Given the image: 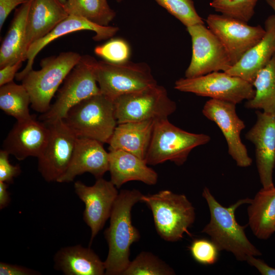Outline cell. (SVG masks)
Returning a JSON list of instances; mask_svg holds the SVG:
<instances>
[{
    "instance_id": "obj_5",
    "label": "cell",
    "mask_w": 275,
    "mask_h": 275,
    "mask_svg": "<svg viewBox=\"0 0 275 275\" xmlns=\"http://www.w3.org/2000/svg\"><path fill=\"white\" fill-rule=\"evenodd\" d=\"M77 138L108 143L117 125L113 100L101 93L71 108L63 119Z\"/></svg>"
},
{
    "instance_id": "obj_8",
    "label": "cell",
    "mask_w": 275,
    "mask_h": 275,
    "mask_svg": "<svg viewBox=\"0 0 275 275\" xmlns=\"http://www.w3.org/2000/svg\"><path fill=\"white\" fill-rule=\"evenodd\" d=\"M113 101L118 124L168 118L177 108L166 89L157 84L121 95Z\"/></svg>"
},
{
    "instance_id": "obj_14",
    "label": "cell",
    "mask_w": 275,
    "mask_h": 275,
    "mask_svg": "<svg viewBox=\"0 0 275 275\" xmlns=\"http://www.w3.org/2000/svg\"><path fill=\"white\" fill-rule=\"evenodd\" d=\"M236 104L228 101L210 99L204 104L202 113L207 119L214 122L222 131L227 144L229 154L237 166H250L252 160L240 138L245 125L238 116Z\"/></svg>"
},
{
    "instance_id": "obj_19",
    "label": "cell",
    "mask_w": 275,
    "mask_h": 275,
    "mask_svg": "<svg viewBox=\"0 0 275 275\" xmlns=\"http://www.w3.org/2000/svg\"><path fill=\"white\" fill-rule=\"evenodd\" d=\"M116 26H101L92 22L81 17L69 15L43 38L34 42L29 48L25 67L16 75L17 80L21 81L25 75L33 69L34 60L37 54L47 45L61 36L84 30L93 31V39L100 41L112 37L118 31Z\"/></svg>"
},
{
    "instance_id": "obj_36",
    "label": "cell",
    "mask_w": 275,
    "mask_h": 275,
    "mask_svg": "<svg viewBox=\"0 0 275 275\" xmlns=\"http://www.w3.org/2000/svg\"><path fill=\"white\" fill-rule=\"evenodd\" d=\"M1 275H38L40 272L26 267L12 264L3 262H0Z\"/></svg>"
},
{
    "instance_id": "obj_3",
    "label": "cell",
    "mask_w": 275,
    "mask_h": 275,
    "mask_svg": "<svg viewBox=\"0 0 275 275\" xmlns=\"http://www.w3.org/2000/svg\"><path fill=\"white\" fill-rule=\"evenodd\" d=\"M141 201L151 209L157 233L163 240L175 242L182 239L196 218L195 208L187 197L169 190L143 195Z\"/></svg>"
},
{
    "instance_id": "obj_38",
    "label": "cell",
    "mask_w": 275,
    "mask_h": 275,
    "mask_svg": "<svg viewBox=\"0 0 275 275\" xmlns=\"http://www.w3.org/2000/svg\"><path fill=\"white\" fill-rule=\"evenodd\" d=\"M27 2L25 0H0V30L8 15L17 6Z\"/></svg>"
},
{
    "instance_id": "obj_44",
    "label": "cell",
    "mask_w": 275,
    "mask_h": 275,
    "mask_svg": "<svg viewBox=\"0 0 275 275\" xmlns=\"http://www.w3.org/2000/svg\"><path fill=\"white\" fill-rule=\"evenodd\" d=\"M25 1H30V0H25Z\"/></svg>"
},
{
    "instance_id": "obj_39",
    "label": "cell",
    "mask_w": 275,
    "mask_h": 275,
    "mask_svg": "<svg viewBox=\"0 0 275 275\" xmlns=\"http://www.w3.org/2000/svg\"><path fill=\"white\" fill-rule=\"evenodd\" d=\"M251 265L255 267L262 275H275V268L271 267L263 260L255 256H251L246 260Z\"/></svg>"
},
{
    "instance_id": "obj_29",
    "label": "cell",
    "mask_w": 275,
    "mask_h": 275,
    "mask_svg": "<svg viewBox=\"0 0 275 275\" xmlns=\"http://www.w3.org/2000/svg\"><path fill=\"white\" fill-rule=\"evenodd\" d=\"M64 5L69 15L81 17L101 26H108L116 16L106 0H67Z\"/></svg>"
},
{
    "instance_id": "obj_10",
    "label": "cell",
    "mask_w": 275,
    "mask_h": 275,
    "mask_svg": "<svg viewBox=\"0 0 275 275\" xmlns=\"http://www.w3.org/2000/svg\"><path fill=\"white\" fill-rule=\"evenodd\" d=\"M175 89L235 104L252 99L255 93L252 84L225 72H213L194 78H182L175 83Z\"/></svg>"
},
{
    "instance_id": "obj_7",
    "label": "cell",
    "mask_w": 275,
    "mask_h": 275,
    "mask_svg": "<svg viewBox=\"0 0 275 275\" xmlns=\"http://www.w3.org/2000/svg\"><path fill=\"white\" fill-rule=\"evenodd\" d=\"M97 61L89 55L81 57L58 90L55 102L40 119L44 122L63 119L68 111L82 101L100 93L96 75Z\"/></svg>"
},
{
    "instance_id": "obj_1",
    "label": "cell",
    "mask_w": 275,
    "mask_h": 275,
    "mask_svg": "<svg viewBox=\"0 0 275 275\" xmlns=\"http://www.w3.org/2000/svg\"><path fill=\"white\" fill-rule=\"evenodd\" d=\"M143 194L138 190L122 189L115 201L109 227L104 234L108 246L104 262L107 275L123 274L131 261V245L140 238L139 230L132 225L131 209L141 201Z\"/></svg>"
},
{
    "instance_id": "obj_6",
    "label": "cell",
    "mask_w": 275,
    "mask_h": 275,
    "mask_svg": "<svg viewBox=\"0 0 275 275\" xmlns=\"http://www.w3.org/2000/svg\"><path fill=\"white\" fill-rule=\"evenodd\" d=\"M210 139L205 134L183 130L168 118L156 120L145 160L148 165L171 161L181 166L194 148L208 143Z\"/></svg>"
},
{
    "instance_id": "obj_28",
    "label": "cell",
    "mask_w": 275,
    "mask_h": 275,
    "mask_svg": "<svg viewBox=\"0 0 275 275\" xmlns=\"http://www.w3.org/2000/svg\"><path fill=\"white\" fill-rule=\"evenodd\" d=\"M30 95L22 85L14 81L0 87V108L6 114L15 118L17 121L31 119Z\"/></svg>"
},
{
    "instance_id": "obj_30",
    "label": "cell",
    "mask_w": 275,
    "mask_h": 275,
    "mask_svg": "<svg viewBox=\"0 0 275 275\" xmlns=\"http://www.w3.org/2000/svg\"><path fill=\"white\" fill-rule=\"evenodd\" d=\"M175 271L150 252H142L130 261L123 275H172Z\"/></svg>"
},
{
    "instance_id": "obj_42",
    "label": "cell",
    "mask_w": 275,
    "mask_h": 275,
    "mask_svg": "<svg viewBox=\"0 0 275 275\" xmlns=\"http://www.w3.org/2000/svg\"><path fill=\"white\" fill-rule=\"evenodd\" d=\"M61 4L64 5L67 0H58Z\"/></svg>"
},
{
    "instance_id": "obj_41",
    "label": "cell",
    "mask_w": 275,
    "mask_h": 275,
    "mask_svg": "<svg viewBox=\"0 0 275 275\" xmlns=\"http://www.w3.org/2000/svg\"><path fill=\"white\" fill-rule=\"evenodd\" d=\"M266 3L273 10L275 13V0H265Z\"/></svg>"
},
{
    "instance_id": "obj_11",
    "label": "cell",
    "mask_w": 275,
    "mask_h": 275,
    "mask_svg": "<svg viewBox=\"0 0 275 275\" xmlns=\"http://www.w3.org/2000/svg\"><path fill=\"white\" fill-rule=\"evenodd\" d=\"M192 41V57L185 71L186 78H194L213 72H226L233 65L224 46L204 24L186 28Z\"/></svg>"
},
{
    "instance_id": "obj_35",
    "label": "cell",
    "mask_w": 275,
    "mask_h": 275,
    "mask_svg": "<svg viewBox=\"0 0 275 275\" xmlns=\"http://www.w3.org/2000/svg\"><path fill=\"white\" fill-rule=\"evenodd\" d=\"M10 154L5 150L0 151V181L12 183L14 178L21 173L19 164L13 165L9 160Z\"/></svg>"
},
{
    "instance_id": "obj_31",
    "label": "cell",
    "mask_w": 275,
    "mask_h": 275,
    "mask_svg": "<svg viewBox=\"0 0 275 275\" xmlns=\"http://www.w3.org/2000/svg\"><path fill=\"white\" fill-rule=\"evenodd\" d=\"M258 0H212L210 6L221 14L248 22Z\"/></svg>"
},
{
    "instance_id": "obj_26",
    "label": "cell",
    "mask_w": 275,
    "mask_h": 275,
    "mask_svg": "<svg viewBox=\"0 0 275 275\" xmlns=\"http://www.w3.org/2000/svg\"><path fill=\"white\" fill-rule=\"evenodd\" d=\"M248 214V225L255 236L269 238L275 232V187L259 191L250 203Z\"/></svg>"
},
{
    "instance_id": "obj_21",
    "label": "cell",
    "mask_w": 275,
    "mask_h": 275,
    "mask_svg": "<svg viewBox=\"0 0 275 275\" xmlns=\"http://www.w3.org/2000/svg\"><path fill=\"white\" fill-rule=\"evenodd\" d=\"M148 165L145 159L123 150H113L108 152L111 181L117 188L134 180L148 185L156 184L158 174Z\"/></svg>"
},
{
    "instance_id": "obj_23",
    "label": "cell",
    "mask_w": 275,
    "mask_h": 275,
    "mask_svg": "<svg viewBox=\"0 0 275 275\" xmlns=\"http://www.w3.org/2000/svg\"><path fill=\"white\" fill-rule=\"evenodd\" d=\"M53 261L54 269L66 275L105 274L104 262L91 249L80 244L60 249Z\"/></svg>"
},
{
    "instance_id": "obj_37",
    "label": "cell",
    "mask_w": 275,
    "mask_h": 275,
    "mask_svg": "<svg viewBox=\"0 0 275 275\" xmlns=\"http://www.w3.org/2000/svg\"><path fill=\"white\" fill-rule=\"evenodd\" d=\"M23 61L3 67L0 69V87L13 81L18 70L20 68Z\"/></svg>"
},
{
    "instance_id": "obj_22",
    "label": "cell",
    "mask_w": 275,
    "mask_h": 275,
    "mask_svg": "<svg viewBox=\"0 0 275 275\" xmlns=\"http://www.w3.org/2000/svg\"><path fill=\"white\" fill-rule=\"evenodd\" d=\"M69 15L58 0H32L26 26L28 50L35 42L50 33Z\"/></svg>"
},
{
    "instance_id": "obj_18",
    "label": "cell",
    "mask_w": 275,
    "mask_h": 275,
    "mask_svg": "<svg viewBox=\"0 0 275 275\" xmlns=\"http://www.w3.org/2000/svg\"><path fill=\"white\" fill-rule=\"evenodd\" d=\"M103 143L94 139L77 138L69 166L57 182H70L75 177L90 173L96 178H102L108 171V153Z\"/></svg>"
},
{
    "instance_id": "obj_27",
    "label": "cell",
    "mask_w": 275,
    "mask_h": 275,
    "mask_svg": "<svg viewBox=\"0 0 275 275\" xmlns=\"http://www.w3.org/2000/svg\"><path fill=\"white\" fill-rule=\"evenodd\" d=\"M254 97L245 102L248 108L262 109L275 116V53L252 83Z\"/></svg>"
},
{
    "instance_id": "obj_24",
    "label": "cell",
    "mask_w": 275,
    "mask_h": 275,
    "mask_svg": "<svg viewBox=\"0 0 275 275\" xmlns=\"http://www.w3.org/2000/svg\"><path fill=\"white\" fill-rule=\"evenodd\" d=\"M155 120L118 124L107 144L109 150H121L145 159Z\"/></svg>"
},
{
    "instance_id": "obj_15",
    "label": "cell",
    "mask_w": 275,
    "mask_h": 275,
    "mask_svg": "<svg viewBox=\"0 0 275 275\" xmlns=\"http://www.w3.org/2000/svg\"><path fill=\"white\" fill-rule=\"evenodd\" d=\"M75 193L83 202L85 208L83 219L91 229L90 245L110 217L113 206L118 195L115 185L102 177L92 186L80 181L74 183Z\"/></svg>"
},
{
    "instance_id": "obj_9",
    "label": "cell",
    "mask_w": 275,
    "mask_h": 275,
    "mask_svg": "<svg viewBox=\"0 0 275 275\" xmlns=\"http://www.w3.org/2000/svg\"><path fill=\"white\" fill-rule=\"evenodd\" d=\"M95 75L100 93L112 100L157 84L150 68L145 63L97 61Z\"/></svg>"
},
{
    "instance_id": "obj_2",
    "label": "cell",
    "mask_w": 275,
    "mask_h": 275,
    "mask_svg": "<svg viewBox=\"0 0 275 275\" xmlns=\"http://www.w3.org/2000/svg\"><path fill=\"white\" fill-rule=\"evenodd\" d=\"M202 196L208 205L210 219L202 232L210 237L219 251L229 252L240 261H246L251 256H261V252L248 239L244 232L246 226L240 225L235 216L236 209L243 204H250L252 199H241L225 207L217 201L207 187L204 188Z\"/></svg>"
},
{
    "instance_id": "obj_25",
    "label": "cell",
    "mask_w": 275,
    "mask_h": 275,
    "mask_svg": "<svg viewBox=\"0 0 275 275\" xmlns=\"http://www.w3.org/2000/svg\"><path fill=\"white\" fill-rule=\"evenodd\" d=\"M32 1L26 2L16 11L1 46L0 68L26 60V26Z\"/></svg>"
},
{
    "instance_id": "obj_16",
    "label": "cell",
    "mask_w": 275,
    "mask_h": 275,
    "mask_svg": "<svg viewBox=\"0 0 275 275\" xmlns=\"http://www.w3.org/2000/svg\"><path fill=\"white\" fill-rule=\"evenodd\" d=\"M257 120L245 135L255 146L256 162L263 188L274 187L275 167V116L257 111Z\"/></svg>"
},
{
    "instance_id": "obj_20",
    "label": "cell",
    "mask_w": 275,
    "mask_h": 275,
    "mask_svg": "<svg viewBox=\"0 0 275 275\" xmlns=\"http://www.w3.org/2000/svg\"><path fill=\"white\" fill-rule=\"evenodd\" d=\"M264 25L265 33L262 39L225 72L252 84L275 53V15L268 17Z\"/></svg>"
},
{
    "instance_id": "obj_17",
    "label": "cell",
    "mask_w": 275,
    "mask_h": 275,
    "mask_svg": "<svg viewBox=\"0 0 275 275\" xmlns=\"http://www.w3.org/2000/svg\"><path fill=\"white\" fill-rule=\"evenodd\" d=\"M47 124L33 117L17 121L3 144V149L19 160L33 156L38 157L48 139Z\"/></svg>"
},
{
    "instance_id": "obj_40",
    "label": "cell",
    "mask_w": 275,
    "mask_h": 275,
    "mask_svg": "<svg viewBox=\"0 0 275 275\" xmlns=\"http://www.w3.org/2000/svg\"><path fill=\"white\" fill-rule=\"evenodd\" d=\"M10 193L8 190V184L0 181V209L6 208L10 202Z\"/></svg>"
},
{
    "instance_id": "obj_32",
    "label": "cell",
    "mask_w": 275,
    "mask_h": 275,
    "mask_svg": "<svg viewBox=\"0 0 275 275\" xmlns=\"http://www.w3.org/2000/svg\"><path fill=\"white\" fill-rule=\"evenodd\" d=\"M187 27L204 24L195 9L193 0H155Z\"/></svg>"
},
{
    "instance_id": "obj_33",
    "label": "cell",
    "mask_w": 275,
    "mask_h": 275,
    "mask_svg": "<svg viewBox=\"0 0 275 275\" xmlns=\"http://www.w3.org/2000/svg\"><path fill=\"white\" fill-rule=\"evenodd\" d=\"M94 52L106 62L121 64L128 61L130 48L124 40L115 38L102 45L97 46L94 49Z\"/></svg>"
},
{
    "instance_id": "obj_4",
    "label": "cell",
    "mask_w": 275,
    "mask_h": 275,
    "mask_svg": "<svg viewBox=\"0 0 275 275\" xmlns=\"http://www.w3.org/2000/svg\"><path fill=\"white\" fill-rule=\"evenodd\" d=\"M81 57L74 51L62 52L43 59L40 69H32L25 75L21 84L30 95L34 110L42 114L49 109L55 93Z\"/></svg>"
},
{
    "instance_id": "obj_12",
    "label": "cell",
    "mask_w": 275,
    "mask_h": 275,
    "mask_svg": "<svg viewBox=\"0 0 275 275\" xmlns=\"http://www.w3.org/2000/svg\"><path fill=\"white\" fill-rule=\"evenodd\" d=\"M45 123L49 134L37 157L38 171L46 181L57 182L69 166L77 137L63 119Z\"/></svg>"
},
{
    "instance_id": "obj_43",
    "label": "cell",
    "mask_w": 275,
    "mask_h": 275,
    "mask_svg": "<svg viewBox=\"0 0 275 275\" xmlns=\"http://www.w3.org/2000/svg\"><path fill=\"white\" fill-rule=\"evenodd\" d=\"M116 1H117V2H120L122 1V0H116Z\"/></svg>"
},
{
    "instance_id": "obj_34",
    "label": "cell",
    "mask_w": 275,
    "mask_h": 275,
    "mask_svg": "<svg viewBox=\"0 0 275 275\" xmlns=\"http://www.w3.org/2000/svg\"><path fill=\"white\" fill-rule=\"evenodd\" d=\"M190 254L195 261L204 265L214 264L218 258V250L211 240L196 239L189 246Z\"/></svg>"
},
{
    "instance_id": "obj_13",
    "label": "cell",
    "mask_w": 275,
    "mask_h": 275,
    "mask_svg": "<svg viewBox=\"0 0 275 275\" xmlns=\"http://www.w3.org/2000/svg\"><path fill=\"white\" fill-rule=\"evenodd\" d=\"M206 22L224 46L233 65L258 43L265 33V29L260 25L251 26L248 22L223 14H209Z\"/></svg>"
}]
</instances>
